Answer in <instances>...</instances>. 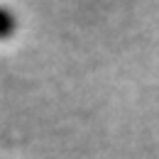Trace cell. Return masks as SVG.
<instances>
[{
  "label": "cell",
  "instance_id": "cell-1",
  "mask_svg": "<svg viewBox=\"0 0 159 159\" xmlns=\"http://www.w3.org/2000/svg\"><path fill=\"white\" fill-rule=\"evenodd\" d=\"M15 30H17V17H15L10 10L0 7V39H2V37H10Z\"/></svg>",
  "mask_w": 159,
  "mask_h": 159
}]
</instances>
